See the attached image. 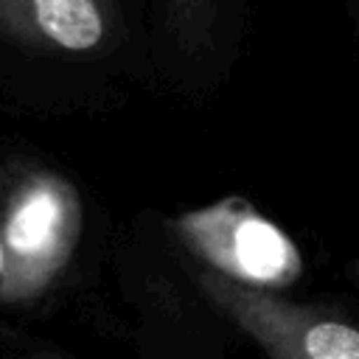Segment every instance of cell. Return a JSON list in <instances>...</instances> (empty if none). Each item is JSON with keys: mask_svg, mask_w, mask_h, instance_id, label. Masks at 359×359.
<instances>
[{"mask_svg": "<svg viewBox=\"0 0 359 359\" xmlns=\"http://www.w3.org/2000/svg\"><path fill=\"white\" fill-rule=\"evenodd\" d=\"M177 233L205 266L238 283L280 292L294 286L306 269L289 233L241 196H227L185 213L177 222Z\"/></svg>", "mask_w": 359, "mask_h": 359, "instance_id": "cell-2", "label": "cell"}, {"mask_svg": "<svg viewBox=\"0 0 359 359\" xmlns=\"http://www.w3.org/2000/svg\"><path fill=\"white\" fill-rule=\"evenodd\" d=\"M208 297L278 359H359V325L323 306L286 300L278 289L238 283L208 266Z\"/></svg>", "mask_w": 359, "mask_h": 359, "instance_id": "cell-3", "label": "cell"}, {"mask_svg": "<svg viewBox=\"0 0 359 359\" xmlns=\"http://www.w3.org/2000/svg\"><path fill=\"white\" fill-rule=\"evenodd\" d=\"M0 28L65 53L101 50L109 39L104 0H0Z\"/></svg>", "mask_w": 359, "mask_h": 359, "instance_id": "cell-4", "label": "cell"}, {"mask_svg": "<svg viewBox=\"0 0 359 359\" xmlns=\"http://www.w3.org/2000/svg\"><path fill=\"white\" fill-rule=\"evenodd\" d=\"M76 216V194L56 174L36 171L8 185L0 210L6 244L0 300H22L48 286L70 255Z\"/></svg>", "mask_w": 359, "mask_h": 359, "instance_id": "cell-1", "label": "cell"}, {"mask_svg": "<svg viewBox=\"0 0 359 359\" xmlns=\"http://www.w3.org/2000/svg\"><path fill=\"white\" fill-rule=\"evenodd\" d=\"M348 272H351V278H353V280L359 283V258H356V261H353V264L348 266Z\"/></svg>", "mask_w": 359, "mask_h": 359, "instance_id": "cell-6", "label": "cell"}, {"mask_svg": "<svg viewBox=\"0 0 359 359\" xmlns=\"http://www.w3.org/2000/svg\"><path fill=\"white\" fill-rule=\"evenodd\" d=\"M0 191H3V174H0ZM0 210H3V202H0ZM3 275H6V244H3V224H0V283H3Z\"/></svg>", "mask_w": 359, "mask_h": 359, "instance_id": "cell-5", "label": "cell"}]
</instances>
